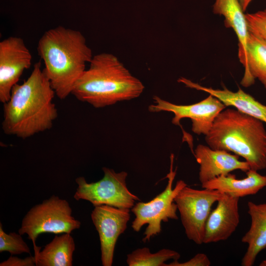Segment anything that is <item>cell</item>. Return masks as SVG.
Returning <instances> with one entry per match:
<instances>
[{"instance_id": "cell-1", "label": "cell", "mask_w": 266, "mask_h": 266, "mask_svg": "<svg viewBox=\"0 0 266 266\" xmlns=\"http://www.w3.org/2000/svg\"><path fill=\"white\" fill-rule=\"evenodd\" d=\"M55 95L40 62L36 63L29 77L13 87L9 100L3 103L4 133L25 139L50 130L58 117L53 102Z\"/></svg>"}, {"instance_id": "cell-2", "label": "cell", "mask_w": 266, "mask_h": 266, "mask_svg": "<svg viewBox=\"0 0 266 266\" xmlns=\"http://www.w3.org/2000/svg\"><path fill=\"white\" fill-rule=\"evenodd\" d=\"M37 51L44 64L43 70L61 100L71 94L93 57L83 34L62 26L46 31L38 40Z\"/></svg>"}, {"instance_id": "cell-3", "label": "cell", "mask_w": 266, "mask_h": 266, "mask_svg": "<svg viewBox=\"0 0 266 266\" xmlns=\"http://www.w3.org/2000/svg\"><path fill=\"white\" fill-rule=\"evenodd\" d=\"M75 83L71 94L80 101L102 108L138 97L144 86L112 54L93 56Z\"/></svg>"}, {"instance_id": "cell-4", "label": "cell", "mask_w": 266, "mask_h": 266, "mask_svg": "<svg viewBox=\"0 0 266 266\" xmlns=\"http://www.w3.org/2000/svg\"><path fill=\"white\" fill-rule=\"evenodd\" d=\"M263 122L234 108L215 118L205 140L213 149L231 151L243 158L250 169L266 168V131Z\"/></svg>"}, {"instance_id": "cell-5", "label": "cell", "mask_w": 266, "mask_h": 266, "mask_svg": "<svg viewBox=\"0 0 266 266\" xmlns=\"http://www.w3.org/2000/svg\"><path fill=\"white\" fill-rule=\"evenodd\" d=\"M80 226L81 222L72 216V209L68 202L53 195L28 211L22 219L18 233L21 235H28V239L32 241L36 255L41 249L35 243L40 234L70 233L79 229Z\"/></svg>"}, {"instance_id": "cell-6", "label": "cell", "mask_w": 266, "mask_h": 266, "mask_svg": "<svg viewBox=\"0 0 266 266\" xmlns=\"http://www.w3.org/2000/svg\"><path fill=\"white\" fill-rule=\"evenodd\" d=\"M170 159V170L166 177L168 181L165 190L151 200L147 202L139 201L131 208L135 217L132 224L133 230L138 232L144 225H147L142 239L143 242L149 241L161 232L162 222L178 219L177 207L174 199L180 191L187 185L184 181L180 180L174 188H172L176 174V169H173V154H171Z\"/></svg>"}, {"instance_id": "cell-7", "label": "cell", "mask_w": 266, "mask_h": 266, "mask_svg": "<svg viewBox=\"0 0 266 266\" xmlns=\"http://www.w3.org/2000/svg\"><path fill=\"white\" fill-rule=\"evenodd\" d=\"M102 178L95 182L88 183L85 177L76 178L78 185L73 198L76 200H85L93 206L107 205L119 208L131 209L138 197L128 189L126 171L116 172L113 169L102 168Z\"/></svg>"}, {"instance_id": "cell-8", "label": "cell", "mask_w": 266, "mask_h": 266, "mask_svg": "<svg viewBox=\"0 0 266 266\" xmlns=\"http://www.w3.org/2000/svg\"><path fill=\"white\" fill-rule=\"evenodd\" d=\"M202 189L187 185L174 199L185 234L198 245L203 243L205 224L211 206L224 194L217 190Z\"/></svg>"}, {"instance_id": "cell-9", "label": "cell", "mask_w": 266, "mask_h": 266, "mask_svg": "<svg viewBox=\"0 0 266 266\" xmlns=\"http://www.w3.org/2000/svg\"><path fill=\"white\" fill-rule=\"evenodd\" d=\"M153 100L154 104L148 107L149 111L172 112L174 115L172 123L180 126L182 119L190 118L192 131L198 135L207 134L216 117L226 107L221 100L210 94L199 102L189 105L175 104L157 96L153 97Z\"/></svg>"}, {"instance_id": "cell-10", "label": "cell", "mask_w": 266, "mask_h": 266, "mask_svg": "<svg viewBox=\"0 0 266 266\" xmlns=\"http://www.w3.org/2000/svg\"><path fill=\"white\" fill-rule=\"evenodd\" d=\"M32 60L22 38L9 36L0 42V101L3 104L9 100L24 71L31 67Z\"/></svg>"}, {"instance_id": "cell-11", "label": "cell", "mask_w": 266, "mask_h": 266, "mask_svg": "<svg viewBox=\"0 0 266 266\" xmlns=\"http://www.w3.org/2000/svg\"><path fill=\"white\" fill-rule=\"evenodd\" d=\"M91 216L99 235L102 265L111 266L116 243L130 219V209L101 205L95 206Z\"/></svg>"}, {"instance_id": "cell-12", "label": "cell", "mask_w": 266, "mask_h": 266, "mask_svg": "<svg viewBox=\"0 0 266 266\" xmlns=\"http://www.w3.org/2000/svg\"><path fill=\"white\" fill-rule=\"evenodd\" d=\"M239 199L224 193L218 200L206 221L203 243L225 241L235 232L239 223Z\"/></svg>"}, {"instance_id": "cell-13", "label": "cell", "mask_w": 266, "mask_h": 266, "mask_svg": "<svg viewBox=\"0 0 266 266\" xmlns=\"http://www.w3.org/2000/svg\"><path fill=\"white\" fill-rule=\"evenodd\" d=\"M193 155L200 165L199 178L201 184L234 170L246 172L250 169L249 164L239 161L238 156L202 144L197 146Z\"/></svg>"}, {"instance_id": "cell-14", "label": "cell", "mask_w": 266, "mask_h": 266, "mask_svg": "<svg viewBox=\"0 0 266 266\" xmlns=\"http://www.w3.org/2000/svg\"><path fill=\"white\" fill-rule=\"evenodd\" d=\"M178 82L186 87L208 93L221 100L226 106H233L245 114L257 118L266 123V105H265L249 94L239 88L233 92L225 87L215 89L194 82L184 77H180Z\"/></svg>"}, {"instance_id": "cell-15", "label": "cell", "mask_w": 266, "mask_h": 266, "mask_svg": "<svg viewBox=\"0 0 266 266\" xmlns=\"http://www.w3.org/2000/svg\"><path fill=\"white\" fill-rule=\"evenodd\" d=\"M213 12L224 17L226 27L232 28L238 40V56L244 68L245 77L248 71L247 43L249 33L245 14L238 0H215Z\"/></svg>"}, {"instance_id": "cell-16", "label": "cell", "mask_w": 266, "mask_h": 266, "mask_svg": "<svg viewBox=\"0 0 266 266\" xmlns=\"http://www.w3.org/2000/svg\"><path fill=\"white\" fill-rule=\"evenodd\" d=\"M251 224L241 241L247 244V250L241 260V266H252L262 250L266 248V203H247Z\"/></svg>"}, {"instance_id": "cell-17", "label": "cell", "mask_w": 266, "mask_h": 266, "mask_svg": "<svg viewBox=\"0 0 266 266\" xmlns=\"http://www.w3.org/2000/svg\"><path fill=\"white\" fill-rule=\"evenodd\" d=\"M246 177L238 179L234 174L221 175L201 184L202 188L217 190L231 196L241 198L256 194L266 187V176L249 169Z\"/></svg>"}, {"instance_id": "cell-18", "label": "cell", "mask_w": 266, "mask_h": 266, "mask_svg": "<svg viewBox=\"0 0 266 266\" xmlns=\"http://www.w3.org/2000/svg\"><path fill=\"white\" fill-rule=\"evenodd\" d=\"M75 249L74 239L70 233L56 235L36 255L37 266H71Z\"/></svg>"}, {"instance_id": "cell-19", "label": "cell", "mask_w": 266, "mask_h": 266, "mask_svg": "<svg viewBox=\"0 0 266 266\" xmlns=\"http://www.w3.org/2000/svg\"><path fill=\"white\" fill-rule=\"evenodd\" d=\"M248 71L241 84L245 87L258 79L266 88V41L249 32L247 43Z\"/></svg>"}, {"instance_id": "cell-20", "label": "cell", "mask_w": 266, "mask_h": 266, "mask_svg": "<svg viewBox=\"0 0 266 266\" xmlns=\"http://www.w3.org/2000/svg\"><path fill=\"white\" fill-rule=\"evenodd\" d=\"M180 258L179 253L171 249L164 248L152 253L149 248L143 247L128 254L127 263L129 266H167L165 262Z\"/></svg>"}, {"instance_id": "cell-21", "label": "cell", "mask_w": 266, "mask_h": 266, "mask_svg": "<svg viewBox=\"0 0 266 266\" xmlns=\"http://www.w3.org/2000/svg\"><path fill=\"white\" fill-rule=\"evenodd\" d=\"M19 233H6L0 223V252H8L12 255L27 253L31 254L30 249Z\"/></svg>"}, {"instance_id": "cell-22", "label": "cell", "mask_w": 266, "mask_h": 266, "mask_svg": "<svg viewBox=\"0 0 266 266\" xmlns=\"http://www.w3.org/2000/svg\"><path fill=\"white\" fill-rule=\"evenodd\" d=\"M245 16L249 31L266 41V12L259 11Z\"/></svg>"}, {"instance_id": "cell-23", "label": "cell", "mask_w": 266, "mask_h": 266, "mask_svg": "<svg viewBox=\"0 0 266 266\" xmlns=\"http://www.w3.org/2000/svg\"><path fill=\"white\" fill-rule=\"evenodd\" d=\"M211 262L207 256L204 253H198L189 260L179 263L178 260H174L167 264V266H209Z\"/></svg>"}, {"instance_id": "cell-24", "label": "cell", "mask_w": 266, "mask_h": 266, "mask_svg": "<svg viewBox=\"0 0 266 266\" xmlns=\"http://www.w3.org/2000/svg\"><path fill=\"white\" fill-rule=\"evenodd\" d=\"M36 266L34 256L20 259L12 255L8 259L0 263V266Z\"/></svg>"}, {"instance_id": "cell-25", "label": "cell", "mask_w": 266, "mask_h": 266, "mask_svg": "<svg viewBox=\"0 0 266 266\" xmlns=\"http://www.w3.org/2000/svg\"><path fill=\"white\" fill-rule=\"evenodd\" d=\"M244 11H245L252 0H238Z\"/></svg>"}, {"instance_id": "cell-26", "label": "cell", "mask_w": 266, "mask_h": 266, "mask_svg": "<svg viewBox=\"0 0 266 266\" xmlns=\"http://www.w3.org/2000/svg\"><path fill=\"white\" fill-rule=\"evenodd\" d=\"M260 266H266V259L263 260L260 264Z\"/></svg>"}, {"instance_id": "cell-27", "label": "cell", "mask_w": 266, "mask_h": 266, "mask_svg": "<svg viewBox=\"0 0 266 266\" xmlns=\"http://www.w3.org/2000/svg\"><path fill=\"white\" fill-rule=\"evenodd\" d=\"M264 11L266 12V8H265V9L264 10Z\"/></svg>"}]
</instances>
